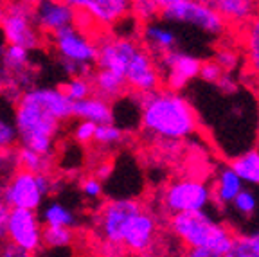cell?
Wrapping results in <instances>:
<instances>
[{
  "mask_svg": "<svg viewBox=\"0 0 259 257\" xmlns=\"http://www.w3.org/2000/svg\"><path fill=\"white\" fill-rule=\"evenodd\" d=\"M141 200L119 198L103 201L94 212L92 239L99 257H126L122 250V234L135 212L142 207Z\"/></svg>",
  "mask_w": 259,
  "mask_h": 257,
  "instance_id": "obj_5",
  "label": "cell"
},
{
  "mask_svg": "<svg viewBox=\"0 0 259 257\" xmlns=\"http://www.w3.org/2000/svg\"><path fill=\"white\" fill-rule=\"evenodd\" d=\"M157 61L162 70V84L175 92L184 90L191 81L196 79L202 65V60L193 54L180 53L177 49L157 56Z\"/></svg>",
  "mask_w": 259,
  "mask_h": 257,
  "instance_id": "obj_14",
  "label": "cell"
},
{
  "mask_svg": "<svg viewBox=\"0 0 259 257\" xmlns=\"http://www.w3.org/2000/svg\"><path fill=\"white\" fill-rule=\"evenodd\" d=\"M223 74H225V70H223V68L220 67L214 60H207V61H202V65H200L198 77H202V79L207 81V83H214L216 84Z\"/></svg>",
  "mask_w": 259,
  "mask_h": 257,
  "instance_id": "obj_35",
  "label": "cell"
},
{
  "mask_svg": "<svg viewBox=\"0 0 259 257\" xmlns=\"http://www.w3.org/2000/svg\"><path fill=\"white\" fill-rule=\"evenodd\" d=\"M13 153H15L16 167L27 169L32 173H53L54 155H44L25 146H16Z\"/></svg>",
  "mask_w": 259,
  "mask_h": 257,
  "instance_id": "obj_22",
  "label": "cell"
},
{
  "mask_svg": "<svg viewBox=\"0 0 259 257\" xmlns=\"http://www.w3.org/2000/svg\"><path fill=\"white\" fill-rule=\"evenodd\" d=\"M90 81H92L94 94L110 101V103L128 92V87H126V81L122 79V76L112 72V70H106V68L96 67V70L90 72Z\"/></svg>",
  "mask_w": 259,
  "mask_h": 257,
  "instance_id": "obj_19",
  "label": "cell"
},
{
  "mask_svg": "<svg viewBox=\"0 0 259 257\" xmlns=\"http://www.w3.org/2000/svg\"><path fill=\"white\" fill-rule=\"evenodd\" d=\"M49 44L69 76H89L96 67L97 44L76 24L53 32Z\"/></svg>",
  "mask_w": 259,
  "mask_h": 257,
  "instance_id": "obj_6",
  "label": "cell"
},
{
  "mask_svg": "<svg viewBox=\"0 0 259 257\" xmlns=\"http://www.w3.org/2000/svg\"><path fill=\"white\" fill-rule=\"evenodd\" d=\"M72 117L77 121H90L94 124H106V122H113V110L112 103L103 97L92 96L85 97L81 101H74L72 103Z\"/></svg>",
  "mask_w": 259,
  "mask_h": 257,
  "instance_id": "obj_17",
  "label": "cell"
},
{
  "mask_svg": "<svg viewBox=\"0 0 259 257\" xmlns=\"http://www.w3.org/2000/svg\"><path fill=\"white\" fill-rule=\"evenodd\" d=\"M160 8L153 0H130V15L142 25L153 22L160 16Z\"/></svg>",
  "mask_w": 259,
  "mask_h": 257,
  "instance_id": "obj_29",
  "label": "cell"
},
{
  "mask_svg": "<svg viewBox=\"0 0 259 257\" xmlns=\"http://www.w3.org/2000/svg\"><path fill=\"white\" fill-rule=\"evenodd\" d=\"M126 139V132L113 122H106V124H97L96 133H94V142L92 144L99 146L101 149L115 148L121 146Z\"/></svg>",
  "mask_w": 259,
  "mask_h": 257,
  "instance_id": "obj_26",
  "label": "cell"
},
{
  "mask_svg": "<svg viewBox=\"0 0 259 257\" xmlns=\"http://www.w3.org/2000/svg\"><path fill=\"white\" fill-rule=\"evenodd\" d=\"M153 2L158 6V8H160V11H162V9L169 8V6L177 4V2H182V0H153Z\"/></svg>",
  "mask_w": 259,
  "mask_h": 257,
  "instance_id": "obj_40",
  "label": "cell"
},
{
  "mask_svg": "<svg viewBox=\"0 0 259 257\" xmlns=\"http://www.w3.org/2000/svg\"><path fill=\"white\" fill-rule=\"evenodd\" d=\"M167 230L182 243L184 248H212L222 253L231 246L236 234L229 225L212 220L205 210L167 216Z\"/></svg>",
  "mask_w": 259,
  "mask_h": 257,
  "instance_id": "obj_4",
  "label": "cell"
},
{
  "mask_svg": "<svg viewBox=\"0 0 259 257\" xmlns=\"http://www.w3.org/2000/svg\"><path fill=\"white\" fill-rule=\"evenodd\" d=\"M141 101V132L157 142H180L198 130V115L180 92L158 89L137 96Z\"/></svg>",
  "mask_w": 259,
  "mask_h": 257,
  "instance_id": "obj_3",
  "label": "cell"
},
{
  "mask_svg": "<svg viewBox=\"0 0 259 257\" xmlns=\"http://www.w3.org/2000/svg\"><path fill=\"white\" fill-rule=\"evenodd\" d=\"M69 119H72V101L61 89L29 87L16 96L13 122L18 146L53 155L58 135Z\"/></svg>",
  "mask_w": 259,
  "mask_h": 257,
  "instance_id": "obj_1",
  "label": "cell"
},
{
  "mask_svg": "<svg viewBox=\"0 0 259 257\" xmlns=\"http://www.w3.org/2000/svg\"><path fill=\"white\" fill-rule=\"evenodd\" d=\"M96 44V67L122 76L128 92L144 96L164 87L157 58L142 45V41L126 36H101Z\"/></svg>",
  "mask_w": 259,
  "mask_h": 257,
  "instance_id": "obj_2",
  "label": "cell"
},
{
  "mask_svg": "<svg viewBox=\"0 0 259 257\" xmlns=\"http://www.w3.org/2000/svg\"><path fill=\"white\" fill-rule=\"evenodd\" d=\"M232 207L236 209V212H239L241 216L245 218H250L252 214L257 210V196L252 189H247V187H243L236 198L232 200Z\"/></svg>",
  "mask_w": 259,
  "mask_h": 257,
  "instance_id": "obj_30",
  "label": "cell"
},
{
  "mask_svg": "<svg viewBox=\"0 0 259 257\" xmlns=\"http://www.w3.org/2000/svg\"><path fill=\"white\" fill-rule=\"evenodd\" d=\"M214 61L225 70V72L231 74L239 65V54H238V51H234L232 47H222L218 53H216Z\"/></svg>",
  "mask_w": 259,
  "mask_h": 257,
  "instance_id": "obj_34",
  "label": "cell"
},
{
  "mask_svg": "<svg viewBox=\"0 0 259 257\" xmlns=\"http://www.w3.org/2000/svg\"><path fill=\"white\" fill-rule=\"evenodd\" d=\"M225 20L227 25L241 27L259 15V0H198Z\"/></svg>",
  "mask_w": 259,
  "mask_h": 257,
  "instance_id": "obj_16",
  "label": "cell"
},
{
  "mask_svg": "<svg viewBox=\"0 0 259 257\" xmlns=\"http://www.w3.org/2000/svg\"><path fill=\"white\" fill-rule=\"evenodd\" d=\"M0 257H36V255L16 248L15 245H11L8 241H0Z\"/></svg>",
  "mask_w": 259,
  "mask_h": 257,
  "instance_id": "obj_36",
  "label": "cell"
},
{
  "mask_svg": "<svg viewBox=\"0 0 259 257\" xmlns=\"http://www.w3.org/2000/svg\"><path fill=\"white\" fill-rule=\"evenodd\" d=\"M241 47L252 76L259 77V15L241 25Z\"/></svg>",
  "mask_w": 259,
  "mask_h": 257,
  "instance_id": "obj_21",
  "label": "cell"
},
{
  "mask_svg": "<svg viewBox=\"0 0 259 257\" xmlns=\"http://www.w3.org/2000/svg\"><path fill=\"white\" fill-rule=\"evenodd\" d=\"M216 84L220 87V90H222V92H227V94H231V92H234V90H236V81L229 72L223 74Z\"/></svg>",
  "mask_w": 259,
  "mask_h": 257,
  "instance_id": "obj_39",
  "label": "cell"
},
{
  "mask_svg": "<svg viewBox=\"0 0 259 257\" xmlns=\"http://www.w3.org/2000/svg\"><path fill=\"white\" fill-rule=\"evenodd\" d=\"M32 16L45 38L76 24V11L65 0H38L32 8Z\"/></svg>",
  "mask_w": 259,
  "mask_h": 257,
  "instance_id": "obj_15",
  "label": "cell"
},
{
  "mask_svg": "<svg viewBox=\"0 0 259 257\" xmlns=\"http://www.w3.org/2000/svg\"><path fill=\"white\" fill-rule=\"evenodd\" d=\"M9 210H11V207H9L8 201L4 200L2 191H0V241L6 239V221H8Z\"/></svg>",
  "mask_w": 259,
  "mask_h": 257,
  "instance_id": "obj_37",
  "label": "cell"
},
{
  "mask_svg": "<svg viewBox=\"0 0 259 257\" xmlns=\"http://www.w3.org/2000/svg\"><path fill=\"white\" fill-rule=\"evenodd\" d=\"M44 227H67V229H76L77 216L70 207L60 201H51L44 207L40 216Z\"/></svg>",
  "mask_w": 259,
  "mask_h": 257,
  "instance_id": "obj_24",
  "label": "cell"
},
{
  "mask_svg": "<svg viewBox=\"0 0 259 257\" xmlns=\"http://www.w3.org/2000/svg\"><path fill=\"white\" fill-rule=\"evenodd\" d=\"M160 239V221L151 207L142 205L132 216L122 234V250L126 255L157 252V243Z\"/></svg>",
  "mask_w": 259,
  "mask_h": 257,
  "instance_id": "obj_10",
  "label": "cell"
},
{
  "mask_svg": "<svg viewBox=\"0 0 259 257\" xmlns=\"http://www.w3.org/2000/svg\"><path fill=\"white\" fill-rule=\"evenodd\" d=\"M96 126L90 121H79L72 128V139L81 146H90L94 142V133H96Z\"/></svg>",
  "mask_w": 259,
  "mask_h": 257,
  "instance_id": "obj_33",
  "label": "cell"
},
{
  "mask_svg": "<svg viewBox=\"0 0 259 257\" xmlns=\"http://www.w3.org/2000/svg\"><path fill=\"white\" fill-rule=\"evenodd\" d=\"M16 248L36 255L44 248V223L36 210L11 209L6 221V239Z\"/></svg>",
  "mask_w": 259,
  "mask_h": 257,
  "instance_id": "obj_11",
  "label": "cell"
},
{
  "mask_svg": "<svg viewBox=\"0 0 259 257\" xmlns=\"http://www.w3.org/2000/svg\"><path fill=\"white\" fill-rule=\"evenodd\" d=\"M76 11V24L110 29L130 15V0H65Z\"/></svg>",
  "mask_w": 259,
  "mask_h": 257,
  "instance_id": "obj_12",
  "label": "cell"
},
{
  "mask_svg": "<svg viewBox=\"0 0 259 257\" xmlns=\"http://www.w3.org/2000/svg\"><path fill=\"white\" fill-rule=\"evenodd\" d=\"M9 2H13V0H0V8H2V6H6V4H9Z\"/></svg>",
  "mask_w": 259,
  "mask_h": 257,
  "instance_id": "obj_42",
  "label": "cell"
},
{
  "mask_svg": "<svg viewBox=\"0 0 259 257\" xmlns=\"http://www.w3.org/2000/svg\"><path fill=\"white\" fill-rule=\"evenodd\" d=\"M225 257H259V241L254 234L236 232L231 246L223 253Z\"/></svg>",
  "mask_w": 259,
  "mask_h": 257,
  "instance_id": "obj_25",
  "label": "cell"
},
{
  "mask_svg": "<svg viewBox=\"0 0 259 257\" xmlns=\"http://www.w3.org/2000/svg\"><path fill=\"white\" fill-rule=\"evenodd\" d=\"M142 45H144L155 58L167 53L171 49H177V34L171 29L158 24H144L141 31Z\"/></svg>",
  "mask_w": 259,
  "mask_h": 257,
  "instance_id": "obj_20",
  "label": "cell"
},
{
  "mask_svg": "<svg viewBox=\"0 0 259 257\" xmlns=\"http://www.w3.org/2000/svg\"><path fill=\"white\" fill-rule=\"evenodd\" d=\"M182 257H225V255L212 248H184Z\"/></svg>",
  "mask_w": 259,
  "mask_h": 257,
  "instance_id": "obj_38",
  "label": "cell"
},
{
  "mask_svg": "<svg viewBox=\"0 0 259 257\" xmlns=\"http://www.w3.org/2000/svg\"><path fill=\"white\" fill-rule=\"evenodd\" d=\"M79 189L89 200H101L105 187H103V180L97 175H89V177H85L81 180Z\"/></svg>",
  "mask_w": 259,
  "mask_h": 257,
  "instance_id": "obj_32",
  "label": "cell"
},
{
  "mask_svg": "<svg viewBox=\"0 0 259 257\" xmlns=\"http://www.w3.org/2000/svg\"><path fill=\"white\" fill-rule=\"evenodd\" d=\"M61 92L69 97L70 101H81L85 97L92 96L94 89H92V81H90V74L89 76H70L69 79L65 81L63 84H60Z\"/></svg>",
  "mask_w": 259,
  "mask_h": 257,
  "instance_id": "obj_27",
  "label": "cell"
},
{
  "mask_svg": "<svg viewBox=\"0 0 259 257\" xmlns=\"http://www.w3.org/2000/svg\"><path fill=\"white\" fill-rule=\"evenodd\" d=\"M56 189L53 173H32L27 169L15 167L0 191L11 209L38 210L44 205L45 196Z\"/></svg>",
  "mask_w": 259,
  "mask_h": 257,
  "instance_id": "obj_7",
  "label": "cell"
},
{
  "mask_svg": "<svg viewBox=\"0 0 259 257\" xmlns=\"http://www.w3.org/2000/svg\"><path fill=\"white\" fill-rule=\"evenodd\" d=\"M229 167L241 178L243 184L259 185V149H248L234 157Z\"/></svg>",
  "mask_w": 259,
  "mask_h": 257,
  "instance_id": "obj_23",
  "label": "cell"
},
{
  "mask_svg": "<svg viewBox=\"0 0 259 257\" xmlns=\"http://www.w3.org/2000/svg\"><path fill=\"white\" fill-rule=\"evenodd\" d=\"M0 29L6 44L18 45L27 51L41 47L45 41V36L34 22L32 8L24 4L22 0H13L0 8Z\"/></svg>",
  "mask_w": 259,
  "mask_h": 257,
  "instance_id": "obj_9",
  "label": "cell"
},
{
  "mask_svg": "<svg viewBox=\"0 0 259 257\" xmlns=\"http://www.w3.org/2000/svg\"><path fill=\"white\" fill-rule=\"evenodd\" d=\"M243 187H245V185H243L241 178H239L229 165L220 169L214 182L210 184L212 203H216V207H220V209H225L227 205L232 203L236 194H238Z\"/></svg>",
  "mask_w": 259,
  "mask_h": 257,
  "instance_id": "obj_18",
  "label": "cell"
},
{
  "mask_svg": "<svg viewBox=\"0 0 259 257\" xmlns=\"http://www.w3.org/2000/svg\"><path fill=\"white\" fill-rule=\"evenodd\" d=\"M18 146V133L15 122L0 117V151H13Z\"/></svg>",
  "mask_w": 259,
  "mask_h": 257,
  "instance_id": "obj_31",
  "label": "cell"
},
{
  "mask_svg": "<svg viewBox=\"0 0 259 257\" xmlns=\"http://www.w3.org/2000/svg\"><path fill=\"white\" fill-rule=\"evenodd\" d=\"M254 236H255V239L259 241V230H257V232H254Z\"/></svg>",
  "mask_w": 259,
  "mask_h": 257,
  "instance_id": "obj_43",
  "label": "cell"
},
{
  "mask_svg": "<svg viewBox=\"0 0 259 257\" xmlns=\"http://www.w3.org/2000/svg\"><path fill=\"white\" fill-rule=\"evenodd\" d=\"M126 257H160L157 252H148V253H135V255H126Z\"/></svg>",
  "mask_w": 259,
  "mask_h": 257,
  "instance_id": "obj_41",
  "label": "cell"
},
{
  "mask_svg": "<svg viewBox=\"0 0 259 257\" xmlns=\"http://www.w3.org/2000/svg\"><path fill=\"white\" fill-rule=\"evenodd\" d=\"M212 203L210 184L196 177H177L160 189L158 205L167 216L178 212L205 210Z\"/></svg>",
  "mask_w": 259,
  "mask_h": 257,
  "instance_id": "obj_8",
  "label": "cell"
},
{
  "mask_svg": "<svg viewBox=\"0 0 259 257\" xmlns=\"http://www.w3.org/2000/svg\"><path fill=\"white\" fill-rule=\"evenodd\" d=\"M162 18L169 22H182L189 24L193 27H198L200 31L207 32L210 36H223L229 25L225 24L222 16L216 15L210 8L198 0H182L169 8L162 9Z\"/></svg>",
  "mask_w": 259,
  "mask_h": 257,
  "instance_id": "obj_13",
  "label": "cell"
},
{
  "mask_svg": "<svg viewBox=\"0 0 259 257\" xmlns=\"http://www.w3.org/2000/svg\"><path fill=\"white\" fill-rule=\"evenodd\" d=\"M76 241V229L67 227H44V246L67 248Z\"/></svg>",
  "mask_w": 259,
  "mask_h": 257,
  "instance_id": "obj_28",
  "label": "cell"
}]
</instances>
